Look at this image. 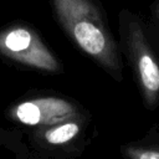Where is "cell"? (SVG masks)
Listing matches in <instances>:
<instances>
[{"mask_svg": "<svg viewBox=\"0 0 159 159\" xmlns=\"http://www.w3.org/2000/svg\"><path fill=\"white\" fill-rule=\"evenodd\" d=\"M0 1H5V0H0Z\"/></svg>", "mask_w": 159, "mask_h": 159, "instance_id": "9", "label": "cell"}, {"mask_svg": "<svg viewBox=\"0 0 159 159\" xmlns=\"http://www.w3.org/2000/svg\"><path fill=\"white\" fill-rule=\"evenodd\" d=\"M122 153L130 159H159V147L144 144H127L123 145Z\"/></svg>", "mask_w": 159, "mask_h": 159, "instance_id": "7", "label": "cell"}, {"mask_svg": "<svg viewBox=\"0 0 159 159\" xmlns=\"http://www.w3.org/2000/svg\"><path fill=\"white\" fill-rule=\"evenodd\" d=\"M154 11H155V15L158 16V19H159V2L155 5V7H154Z\"/></svg>", "mask_w": 159, "mask_h": 159, "instance_id": "8", "label": "cell"}, {"mask_svg": "<svg viewBox=\"0 0 159 159\" xmlns=\"http://www.w3.org/2000/svg\"><path fill=\"white\" fill-rule=\"evenodd\" d=\"M67 39L116 81L122 80L118 46L98 0H48Z\"/></svg>", "mask_w": 159, "mask_h": 159, "instance_id": "1", "label": "cell"}, {"mask_svg": "<svg viewBox=\"0 0 159 159\" xmlns=\"http://www.w3.org/2000/svg\"><path fill=\"white\" fill-rule=\"evenodd\" d=\"M92 114L87 109L61 122L34 127L27 132V144L32 158L42 159H76L87 145V130Z\"/></svg>", "mask_w": 159, "mask_h": 159, "instance_id": "3", "label": "cell"}, {"mask_svg": "<svg viewBox=\"0 0 159 159\" xmlns=\"http://www.w3.org/2000/svg\"><path fill=\"white\" fill-rule=\"evenodd\" d=\"M0 57L17 67L45 75H62L63 62L43 41L39 31L26 22L0 26Z\"/></svg>", "mask_w": 159, "mask_h": 159, "instance_id": "2", "label": "cell"}, {"mask_svg": "<svg viewBox=\"0 0 159 159\" xmlns=\"http://www.w3.org/2000/svg\"><path fill=\"white\" fill-rule=\"evenodd\" d=\"M119 29L124 51L132 65L144 102L154 107L159 99V63L148 43L139 19L122 11Z\"/></svg>", "mask_w": 159, "mask_h": 159, "instance_id": "5", "label": "cell"}, {"mask_svg": "<svg viewBox=\"0 0 159 159\" xmlns=\"http://www.w3.org/2000/svg\"><path fill=\"white\" fill-rule=\"evenodd\" d=\"M25 139V132L20 128L0 127V159H31L32 153Z\"/></svg>", "mask_w": 159, "mask_h": 159, "instance_id": "6", "label": "cell"}, {"mask_svg": "<svg viewBox=\"0 0 159 159\" xmlns=\"http://www.w3.org/2000/svg\"><path fill=\"white\" fill-rule=\"evenodd\" d=\"M75 98L52 91H29L5 109L7 120L27 128L48 125L86 112Z\"/></svg>", "mask_w": 159, "mask_h": 159, "instance_id": "4", "label": "cell"}]
</instances>
